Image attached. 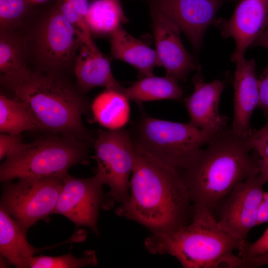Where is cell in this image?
Returning <instances> with one entry per match:
<instances>
[{"instance_id":"cell-15","label":"cell","mask_w":268,"mask_h":268,"mask_svg":"<svg viewBox=\"0 0 268 268\" xmlns=\"http://www.w3.org/2000/svg\"><path fill=\"white\" fill-rule=\"evenodd\" d=\"M193 93L184 99L190 123L204 131L216 133L227 126L228 118L219 112L220 97L225 81L216 79L205 81L201 67L193 78Z\"/></svg>"},{"instance_id":"cell-14","label":"cell","mask_w":268,"mask_h":268,"mask_svg":"<svg viewBox=\"0 0 268 268\" xmlns=\"http://www.w3.org/2000/svg\"><path fill=\"white\" fill-rule=\"evenodd\" d=\"M214 24L224 38L234 40L231 59L235 63L268 26V0H239L229 19L220 18Z\"/></svg>"},{"instance_id":"cell-36","label":"cell","mask_w":268,"mask_h":268,"mask_svg":"<svg viewBox=\"0 0 268 268\" xmlns=\"http://www.w3.org/2000/svg\"><path fill=\"white\" fill-rule=\"evenodd\" d=\"M105 0L110 3L112 5H113L122 14H125L120 0Z\"/></svg>"},{"instance_id":"cell-16","label":"cell","mask_w":268,"mask_h":268,"mask_svg":"<svg viewBox=\"0 0 268 268\" xmlns=\"http://www.w3.org/2000/svg\"><path fill=\"white\" fill-rule=\"evenodd\" d=\"M235 63L233 118L231 128L236 134L247 136L252 131L250 120L259 102L258 77L254 59L247 60L243 57Z\"/></svg>"},{"instance_id":"cell-21","label":"cell","mask_w":268,"mask_h":268,"mask_svg":"<svg viewBox=\"0 0 268 268\" xmlns=\"http://www.w3.org/2000/svg\"><path fill=\"white\" fill-rule=\"evenodd\" d=\"M129 100L120 90L106 89L90 106L95 121L107 130L123 129L129 122Z\"/></svg>"},{"instance_id":"cell-31","label":"cell","mask_w":268,"mask_h":268,"mask_svg":"<svg viewBox=\"0 0 268 268\" xmlns=\"http://www.w3.org/2000/svg\"><path fill=\"white\" fill-rule=\"evenodd\" d=\"M259 102L258 108L268 118V64L258 77Z\"/></svg>"},{"instance_id":"cell-28","label":"cell","mask_w":268,"mask_h":268,"mask_svg":"<svg viewBox=\"0 0 268 268\" xmlns=\"http://www.w3.org/2000/svg\"><path fill=\"white\" fill-rule=\"evenodd\" d=\"M265 125L258 130L253 131L251 139L253 151L259 158L268 162V118Z\"/></svg>"},{"instance_id":"cell-27","label":"cell","mask_w":268,"mask_h":268,"mask_svg":"<svg viewBox=\"0 0 268 268\" xmlns=\"http://www.w3.org/2000/svg\"><path fill=\"white\" fill-rule=\"evenodd\" d=\"M56 3L61 13L82 35L91 36L86 22L89 7L88 0H57Z\"/></svg>"},{"instance_id":"cell-20","label":"cell","mask_w":268,"mask_h":268,"mask_svg":"<svg viewBox=\"0 0 268 268\" xmlns=\"http://www.w3.org/2000/svg\"><path fill=\"white\" fill-rule=\"evenodd\" d=\"M26 233L18 222L0 207V254L7 262L17 268H28L29 259L43 251L28 242Z\"/></svg>"},{"instance_id":"cell-7","label":"cell","mask_w":268,"mask_h":268,"mask_svg":"<svg viewBox=\"0 0 268 268\" xmlns=\"http://www.w3.org/2000/svg\"><path fill=\"white\" fill-rule=\"evenodd\" d=\"M24 42L40 71L62 74L74 62L81 33L61 13L55 3L44 10Z\"/></svg>"},{"instance_id":"cell-9","label":"cell","mask_w":268,"mask_h":268,"mask_svg":"<svg viewBox=\"0 0 268 268\" xmlns=\"http://www.w3.org/2000/svg\"><path fill=\"white\" fill-rule=\"evenodd\" d=\"M7 182L0 207L26 231L38 221L53 214L64 185V177H24Z\"/></svg>"},{"instance_id":"cell-18","label":"cell","mask_w":268,"mask_h":268,"mask_svg":"<svg viewBox=\"0 0 268 268\" xmlns=\"http://www.w3.org/2000/svg\"><path fill=\"white\" fill-rule=\"evenodd\" d=\"M24 38L14 30H0V81L2 86L13 90L22 84L32 72L28 67Z\"/></svg>"},{"instance_id":"cell-2","label":"cell","mask_w":268,"mask_h":268,"mask_svg":"<svg viewBox=\"0 0 268 268\" xmlns=\"http://www.w3.org/2000/svg\"><path fill=\"white\" fill-rule=\"evenodd\" d=\"M251 134H238L227 126L181 171L193 209H205L214 214L237 185L260 174L259 158L251 153Z\"/></svg>"},{"instance_id":"cell-35","label":"cell","mask_w":268,"mask_h":268,"mask_svg":"<svg viewBox=\"0 0 268 268\" xmlns=\"http://www.w3.org/2000/svg\"><path fill=\"white\" fill-rule=\"evenodd\" d=\"M260 174L267 183H268V162L259 159Z\"/></svg>"},{"instance_id":"cell-25","label":"cell","mask_w":268,"mask_h":268,"mask_svg":"<svg viewBox=\"0 0 268 268\" xmlns=\"http://www.w3.org/2000/svg\"><path fill=\"white\" fill-rule=\"evenodd\" d=\"M97 264L95 252L89 250L81 258H76L70 253L57 257L33 256L29 259L28 268H78L94 266Z\"/></svg>"},{"instance_id":"cell-3","label":"cell","mask_w":268,"mask_h":268,"mask_svg":"<svg viewBox=\"0 0 268 268\" xmlns=\"http://www.w3.org/2000/svg\"><path fill=\"white\" fill-rule=\"evenodd\" d=\"M13 91L15 99L28 109L38 130L82 141L90 139L82 121L87 103L62 74L32 72Z\"/></svg>"},{"instance_id":"cell-5","label":"cell","mask_w":268,"mask_h":268,"mask_svg":"<svg viewBox=\"0 0 268 268\" xmlns=\"http://www.w3.org/2000/svg\"><path fill=\"white\" fill-rule=\"evenodd\" d=\"M129 130L135 146L164 165L182 171L190 166L216 133L190 122L178 123L141 114Z\"/></svg>"},{"instance_id":"cell-13","label":"cell","mask_w":268,"mask_h":268,"mask_svg":"<svg viewBox=\"0 0 268 268\" xmlns=\"http://www.w3.org/2000/svg\"><path fill=\"white\" fill-rule=\"evenodd\" d=\"M173 21L187 36L195 50L200 49L207 28L226 0H148Z\"/></svg>"},{"instance_id":"cell-10","label":"cell","mask_w":268,"mask_h":268,"mask_svg":"<svg viewBox=\"0 0 268 268\" xmlns=\"http://www.w3.org/2000/svg\"><path fill=\"white\" fill-rule=\"evenodd\" d=\"M266 183L260 174L247 179L229 194L216 211L218 214L216 218L219 227L238 240L243 249L248 243L249 232L257 226L258 212Z\"/></svg>"},{"instance_id":"cell-30","label":"cell","mask_w":268,"mask_h":268,"mask_svg":"<svg viewBox=\"0 0 268 268\" xmlns=\"http://www.w3.org/2000/svg\"><path fill=\"white\" fill-rule=\"evenodd\" d=\"M268 252V227L255 242L248 243L244 249L239 252L241 257H251Z\"/></svg>"},{"instance_id":"cell-29","label":"cell","mask_w":268,"mask_h":268,"mask_svg":"<svg viewBox=\"0 0 268 268\" xmlns=\"http://www.w3.org/2000/svg\"><path fill=\"white\" fill-rule=\"evenodd\" d=\"M20 134L1 133L0 134V159L7 158L16 153L23 145Z\"/></svg>"},{"instance_id":"cell-24","label":"cell","mask_w":268,"mask_h":268,"mask_svg":"<svg viewBox=\"0 0 268 268\" xmlns=\"http://www.w3.org/2000/svg\"><path fill=\"white\" fill-rule=\"evenodd\" d=\"M127 18L113 5L105 0H96L89 5L86 22L91 32L110 35Z\"/></svg>"},{"instance_id":"cell-17","label":"cell","mask_w":268,"mask_h":268,"mask_svg":"<svg viewBox=\"0 0 268 268\" xmlns=\"http://www.w3.org/2000/svg\"><path fill=\"white\" fill-rule=\"evenodd\" d=\"M74 71L81 92L96 87L120 91L123 87L112 74L109 59L98 48L91 36H81Z\"/></svg>"},{"instance_id":"cell-23","label":"cell","mask_w":268,"mask_h":268,"mask_svg":"<svg viewBox=\"0 0 268 268\" xmlns=\"http://www.w3.org/2000/svg\"><path fill=\"white\" fill-rule=\"evenodd\" d=\"M38 130L26 106L15 99L0 95V132L20 134L26 131Z\"/></svg>"},{"instance_id":"cell-4","label":"cell","mask_w":268,"mask_h":268,"mask_svg":"<svg viewBox=\"0 0 268 268\" xmlns=\"http://www.w3.org/2000/svg\"><path fill=\"white\" fill-rule=\"evenodd\" d=\"M153 254H168L185 268L224 267L225 261L243 246L221 229L214 214L202 208L193 209L190 222L174 233H151L145 240Z\"/></svg>"},{"instance_id":"cell-32","label":"cell","mask_w":268,"mask_h":268,"mask_svg":"<svg viewBox=\"0 0 268 268\" xmlns=\"http://www.w3.org/2000/svg\"><path fill=\"white\" fill-rule=\"evenodd\" d=\"M268 264V252L251 257H240L238 260L239 268H254Z\"/></svg>"},{"instance_id":"cell-34","label":"cell","mask_w":268,"mask_h":268,"mask_svg":"<svg viewBox=\"0 0 268 268\" xmlns=\"http://www.w3.org/2000/svg\"><path fill=\"white\" fill-rule=\"evenodd\" d=\"M261 46L268 50V26L256 39L251 47Z\"/></svg>"},{"instance_id":"cell-8","label":"cell","mask_w":268,"mask_h":268,"mask_svg":"<svg viewBox=\"0 0 268 268\" xmlns=\"http://www.w3.org/2000/svg\"><path fill=\"white\" fill-rule=\"evenodd\" d=\"M96 174L110 188L109 196L120 206L130 198V176L134 167L136 146L130 131L100 130L94 142Z\"/></svg>"},{"instance_id":"cell-33","label":"cell","mask_w":268,"mask_h":268,"mask_svg":"<svg viewBox=\"0 0 268 268\" xmlns=\"http://www.w3.org/2000/svg\"><path fill=\"white\" fill-rule=\"evenodd\" d=\"M268 223V192H264L260 204L257 220V226Z\"/></svg>"},{"instance_id":"cell-6","label":"cell","mask_w":268,"mask_h":268,"mask_svg":"<svg viewBox=\"0 0 268 268\" xmlns=\"http://www.w3.org/2000/svg\"><path fill=\"white\" fill-rule=\"evenodd\" d=\"M85 141L62 135H51L24 143L6 158L0 167V180L7 183L24 177H64L69 168L85 162Z\"/></svg>"},{"instance_id":"cell-11","label":"cell","mask_w":268,"mask_h":268,"mask_svg":"<svg viewBox=\"0 0 268 268\" xmlns=\"http://www.w3.org/2000/svg\"><path fill=\"white\" fill-rule=\"evenodd\" d=\"M104 185L97 174L88 178L66 174L53 214L63 215L76 226H86L98 235L97 219L103 200Z\"/></svg>"},{"instance_id":"cell-22","label":"cell","mask_w":268,"mask_h":268,"mask_svg":"<svg viewBox=\"0 0 268 268\" xmlns=\"http://www.w3.org/2000/svg\"><path fill=\"white\" fill-rule=\"evenodd\" d=\"M121 92L129 100L137 103L160 100L179 101L183 96L179 81L167 75L141 77L130 86L123 87Z\"/></svg>"},{"instance_id":"cell-26","label":"cell","mask_w":268,"mask_h":268,"mask_svg":"<svg viewBox=\"0 0 268 268\" xmlns=\"http://www.w3.org/2000/svg\"><path fill=\"white\" fill-rule=\"evenodd\" d=\"M32 0H0V30H14L32 12Z\"/></svg>"},{"instance_id":"cell-19","label":"cell","mask_w":268,"mask_h":268,"mask_svg":"<svg viewBox=\"0 0 268 268\" xmlns=\"http://www.w3.org/2000/svg\"><path fill=\"white\" fill-rule=\"evenodd\" d=\"M113 58L135 67L141 77L153 75L156 66H160L155 50L127 32L121 25L110 35Z\"/></svg>"},{"instance_id":"cell-1","label":"cell","mask_w":268,"mask_h":268,"mask_svg":"<svg viewBox=\"0 0 268 268\" xmlns=\"http://www.w3.org/2000/svg\"><path fill=\"white\" fill-rule=\"evenodd\" d=\"M131 175L129 200L116 209L117 215L138 222L152 234L174 233L190 222L192 203L181 171L136 146Z\"/></svg>"},{"instance_id":"cell-12","label":"cell","mask_w":268,"mask_h":268,"mask_svg":"<svg viewBox=\"0 0 268 268\" xmlns=\"http://www.w3.org/2000/svg\"><path fill=\"white\" fill-rule=\"evenodd\" d=\"M150 14L156 52L166 75L178 81H186L189 74L200 66L185 48L180 34L181 29L170 18L150 5Z\"/></svg>"}]
</instances>
